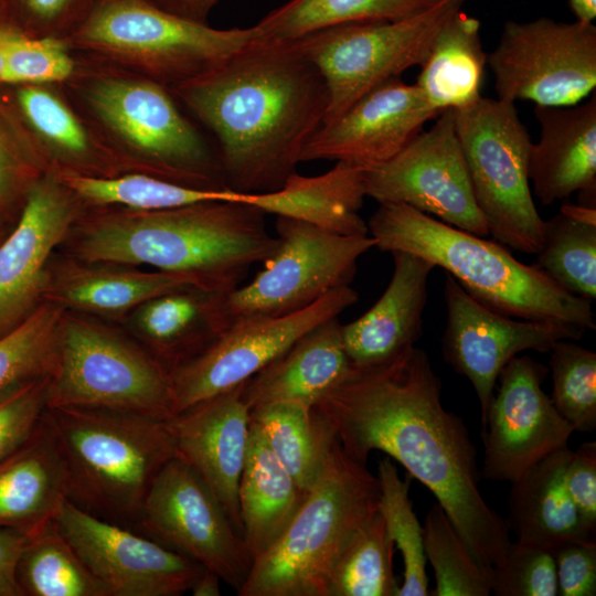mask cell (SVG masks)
<instances>
[{
  "label": "cell",
  "instance_id": "cell-1",
  "mask_svg": "<svg viewBox=\"0 0 596 596\" xmlns=\"http://www.w3.org/2000/svg\"><path fill=\"white\" fill-rule=\"evenodd\" d=\"M313 408L342 449L366 464L373 450L400 462L441 505L478 564L497 566L510 529L482 497L481 471L464 421L441 402V382L415 345L371 368H352Z\"/></svg>",
  "mask_w": 596,
  "mask_h": 596
},
{
  "label": "cell",
  "instance_id": "cell-2",
  "mask_svg": "<svg viewBox=\"0 0 596 596\" xmlns=\"http://www.w3.org/2000/svg\"><path fill=\"white\" fill-rule=\"evenodd\" d=\"M214 137L226 185L278 190L321 127L328 89L292 41L257 39L207 72L168 88Z\"/></svg>",
  "mask_w": 596,
  "mask_h": 596
},
{
  "label": "cell",
  "instance_id": "cell-3",
  "mask_svg": "<svg viewBox=\"0 0 596 596\" xmlns=\"http://www.w3.org/2000/svg\"><path fill=\"white\" fill-rule=\"evenodd\" d=\"M265 215L235 200L157 211L85 209L67 238L78 260L193 274L211 290L230 292L277 247Z\"/></svg>",
  "mask_w": 596,
  "mask_h": 596
},
{
  "label": "cell",
  "instance_id": "cell-4",
  "mask_svg": "<svg viewBox=\"0 0 596 596\" xmlns=\"http://www.w3.org/2000/svg\"><path fill=\"white\" fill-rule=\"evenodd\" d=\"M61 85L127 172L198 189L230 190L215 146L181 111L168 87L83 55Z\"/></svg>",
  "mask_w": 596,
  "mask_h": 596
},
{
  "label": "cell",
  "instance_id": "cell-5",
  "mask_svg": "<svg viewBox=\"0 0 596 596\" xmlns=\"http://www.w3.org/2000/svg\"><path fill=\"white\" fill-rule=\"evenodd\" d=\"M375 247L404 251L441 267L476 300L502 315L595 330L592 301L577 297L502 244L402 203H381L368 222Z\"/></svg>",
  "mask_w": 596,
  "mask_h": 596
},
{
  "label": "cell",
  "instance_id": "cell-6",
  "mask_svg": "<svg viewBox=\"0 0 596 596\" xmlns=\"http://www.w3.org/2000/svg\"><path fill=\"white\" fill-rule=\"evenodd\" d=\"M68 471V500L134 529L149 489L175 456L168 418L105 408H46Z\"/></svg>",
  "mask_w": 596,
  "mask_h": 596
},
{
  "label": "cell",
  "instance_id": "cell-7",
  "mask_svg": "<svg viewBox=\"0 0 596 596\" xmlns=\"http://www.w3.org/2000/svg\"><path fill=\"white\" fill-rule=\"evenodd\" d=\"M377 476L338 439L324 469L279 539L256 558L238 596H327L352 533L379 511Z\"/></svg>",
  "mask_w": 596,
  "mask_h": 596
},
{
  "label": "cell",
  "instance_id": "cell-8",
  "mask_svg": "<svg viewBox=\"0 0 596 596\" xmlns=\"http://www.w3.org/2000/svg\"><path fill=\"white\" fill-rule=\"evenodd\" d=\"M255 36L254 26L214 29L150 0H95L64 40L78 55L169 88L213 68Z\"/></svg>",
  "mask_w": 596,
  "mask_h": 596
},
{
  "label": "cell",
  "instance_id": "cell-9",
  "mask_svg": "<svg viewBox=\"0 0 596 596\" xmlns=\"http://www.w3.org/2000/svg\"><path fill=\"white\" fill-rule=\"evenodd\" d=\"M57 407L105 408L170 418V372L143 345L64 310L46 386V408Z\"/></svg>",
  "mask_w": 596,
  "mask_h": 596
},
{
  "label": "cell",
  "instance_id": "cell-10",
  "mask_svg": "<svg viewBox=\"0 0 596 596\" xmlns=\"http://www.w3.org/2000/svg\"><path fill=\"white\" fill-rule=\"evenodd\" d=\"M456 131L476 203L496 242L536 254L544 220L529 180L532 140L514 103L481 96L455 109Z\"/></svg>",
  "mask_w": 596,
  "mask_h": 596
},
{
  "label": "cell",
  "instance_id": "cell-11",
  "mask_svg": "<svg viewBox=\"0 0 596 596\" xmlns=\"http://www.w3.org/2000/svg\"><path fill=\"white\" fill-rule=\"evenodd\" d=\"M467 0H440L412 17L336 25L294 40L328 89L322 125L379 85L421 65L436 35Z\"/></svg>",
  "mask_w": 596,
  "mask_h": 596
},
{
  "label": "cell",
  "instance_id": "cell-12",
  "mask_svg": "<svg viewBox=\"0 0 596 596\" xmlns=\"http://www.w3.org/2000/svg\"><path fill=\"white\" fill-rule=\"evenodd\" d=\"M277 247L246 285L225 296L230 322L247 317L285 316L327 294L350 286L359 258L375 247L369 235L342 236L277 216Z\"/></svg>",
  "mask_w": 596,
  "mask_h": 596
},
{
  "label": "cell",
  "instance_id": "cell-13",
  "mask_svg": "<svg viewBox=\"0 0 596 596\" xmlns=\"http://www.w3.org/2000/svg\"><path fill=\"white\" fill-rule=\"evenodd\" d=\"M487 66L499 99L576 105L596 87V26L546 17L507 21Z\"/></svg>",
  "mask_w": 596,
  "mask_h": 596
},
{
  "label": "cell",
  "instance_id": "cell-14",
  "mask_svg": "<svg viewBox=\"0 0 596 596\" xmlns=\"http://www.w3.org/2000/svg\"><path fill=\"white\" fill-rule=\"evenodd\" d=\"M134 530L214 572L236 592L253 564L214 493L177 455L153 480Z\"/></svg>",
  "mask_w": 596,
  "mask_h": 596
},
{
  "label": "cell",
  "instance_id": "cell-15",
  "mask_svg": "<svg viewBox=\"0 0 596 596\" xmlns=\"http://www.w3.org/2000/svg\"><path fill=\"white\" fill-rule=\"evenodd\" d=\"M358 299V292L344 286L292 313L233 321L202 352L170 371L173 415L241 385L301 336L337 318Z\"/></svg>",
  "mask_w": 596,
  "mask_h": 596
},
{
  "label": "cell",
  "instance_id": "cell-16",
  "mask_svg": "<svg viewBox=\"0 0 596 596\" xmlns=\"http://www.w3.org/2000/svg\"><path fill=\"white\" fill-rule=\"evenodd\" d=\"M366 196L402 203L456 228L486 237L456 131L455 109H445L403 150L365 172Z\"/></svg>",
  "mask_w": 596,
  "mask_h": 596
},
{
  "label": "cell",
  "instance_id": "cell-17",
  "mask_svg": "<svg viewBox=\"0 0 596 596\" xmlns=\"http://www.w3.org/2000/svg\"><path fill=\"white\" fill-rule=\"evenodd\" d=\"M547 372L529 355L514 356L501 370L482 422V478L512 482L567 447L575 430L542 389Z\"/></svg>",
  "mask_w": 596,
  "mask_h": 596
},
{
  "label": "cell",
  "instance_id": "cell-18",
  "mask_svg": "<svg viewBox=\"0 0 596 596\" xmlns=\"http://www.w3.org/2000/svg\"><path fill=\"white\" fill-rule=\"evenodd\" d=\"M54 519L110 596H180L204 571L195 561L68 499Z\"/></svg>",
  "mask_w": 596,
  "mask_h": 596
},
{
  "label": "cell",
  "instance_id": "cell-19",
  "mask_svg": "<svg viewBox=\"0 0 596 596\" xmlns=\"http://www.w3.org/2000/svg\"><path fill=\"white\" fill-rule=\"evenodd\" d=\"M447 322L441 339L445 361L466 376L477 395L481 423L503 366L519 353H549L560 340H578L585 329L571 324L512 318L472 298L446 273Z\"/></svg>",
  "mask_w": 596,
  "mask_h": 596
},
{
  "label": "cell",
  "instance_id": "cell-20",
  "mask_svg": "<svg viewBox=\"0 0 596 596\" xmlns=\"http://www.w3.org/2000/svg\"><path fill=\"white\" fill-rule=\"evenodd\" d=\"M84 211L53 170L31 187L17 224L0 242V337L44 301L50 258Z\"/></svg>",
  "mask_w": 596,
  "mask_h": 596
},
{
  "label": "cell",
  "instance_id": "cell-21",
  "mask_svg": "<svg viewBox=\"0 0 596 596\" xmlns=\"http://www.w3.org/2000/svg\"><path fill=\"white\" fill-rule=\"evenodd\" d=\"M439 114L415 84L390 79L321 125L305 146L301 162L334 160L372 170L403 150Z\"/></svg>",
  "mask_w": 596,
  "mask_h": 596
},
{
  "label": "cell",
  "instance_id": "cell-22",
  "mask_svg": "<svg viewBox=\"0 0 596 596\" xmlns=\"http://www.w3.org/2000/svg\"><path fill=\"white\" fill-rule=\"evenodd\" d=\"M249 412L238 385L168 418L175 455L204 480L242 536L238 485L248 447Z\"/></svg>",
  "mask_w": 596,
  "mask_h": 596
},
{
  "label": "cell",
  "instance_id": "cell-23",
  "mask_svg": "<svg viewBox=\"0 0 596 596\" xmlns=\"http://www.w3.org/2000/svg\"><path fill=\"white\" fill-rule=\"evenodd\" d=\"M50 170L93 177L127 173L66 96L62 85L0 86Z\"/></svg>",
  "mask_w": 596,
  "mask_h": 596
},
{
  "label": "cell",
  "instance_id": "cell-24",
  "mask_svg": "<svg viewBox=\"0 0 596 596\" xmlns=\"http://www.w3.org/2000/svg\"><path fill=\"white\" fill-rule=\"evenodd\" d=\"M390 254L393 274L382 296L358 319L341 326L343 347L355 369L394 359L423 333L428 277L435 266L409 252Z\"/></svg>",
  "mask_w": 596,
  "mask_h": 596
},
{
  "label": "cell",
  "instance_id": "cell-25",
  "mask_svg": "<svg viewBox=\"0 0 596 596\" xmlns=\"http://www.w3.org/2000/svg\"><path fill=\"white\" fill-rule=\"evenodd\" d=\"M541 132L529 153V180L544 205L596 190V96L573 106H539Z\"/></svg>",
  "mask_w": 596,
  "mask_h": 596
},
{
  "label": "cell",
  "instance_id": "cell-26",
  "mask_svg": "<svg viewBox=\"0 0 596 596\" xmlns=\"http://www.w3.org/2000/svg\"><path fill=\"white\" fill-rule=\"evenodd\" d=\"M189 288L211 290L193 274L77 259L51 267L44 301L66 311L119 318L157 296Z\"/></svg>",
  "mask_w": 596,
  "mask_h": 596
},
{
  "label": "cell",
  "instance_id": "cell-27",
  "mask_svg": "<svg viewBox=\"0 0 596 596\" xmlns=\"http://www.w3.org/2000/svg\"><path fill=\"white\" fill-rule=\"evenodd\" d=\"M341 323L329 319L309 330L280 355L241 384L249 411L256 406L291 401L315 406L350 374Z\"/></svg>",
  "mask_w": 596,
  "mask_h": 596
},
{
  "label": "cell",
  "instance_id": "cell-28",
  "mask_svg": "<svg viewBox=\"0 0 596 596\" xmlns=\"http://www.w3.org/2000/svg\"><path fill=\"white\" fill-rule=\"evenodd\" d=\"M68 499V471L44 412L32 435L0 464V528L30 534Z\"/></svg>",
  "mask_w": 596,
  "mask_h": 596
},
{
  "label": "cell",
  "instance_id": "cell-29",
  "mask_svg": "<svg viewBox=\"0 0 596 596\" xmlns=\"http://www.w3.org/2000/svg\"><path fill=\"white\" fill-rule=\"evenodd\" d=\"M363 168L337 161L329 171L304 177L292 173L281 188L265 193L235 192L234 200L265 214L297 220L322 231L342 235H369L360 215L365 193Z\"/></svg>",
  "mask_w": 596,
  "mask_h": 596
},
{
  "label": "cell",
  "instance_id": "cell-30",
  "mask_svg": "<svg viewBox=\"0 0 596 596\" xmlns=\"http://www.w3.org/2000/svg\"><path fill=\"white\" fill-rule=\"evenodd\" d=\"M226 294L189 288L157 296L132 311L134 328L143 347L170 372L231 326Z\"/></svg>",
  "mask_w": 596,
  "mask_h": 596
},
{
  "label": "cell",
  "instance_id": "cell-31",
  "mask_svg": "<svg viewBox=\"0 0 596 596\" xmlns=\"http://www.w3.org/2000/svg\"><path fill=\"white\" fill-rule=\"evenodd\" d=\"M571 453L563 448L511 482L505 520L517 541L549 551L571 541L596 542V531L583 521L564 486Z\"/></svg>",
  "mask_w": 596,
  "mask_h": 596
},
{
  "label": "cell",
  "instance_id": "cell-32",
  "mask_svg": "<svg viewBox=\"0 0 596 596\" xmlns=\"http://www.w3.org/2000/svg\"><path fill=\"white\" fill-rule=\"evenodd\" d=\"M306 494L278 460L262 430L251 422L246 459L238 485L243 539L253 562L286 530Z\"/></svg>",
  "mask_w": 596,
  "mask_h": 596
},
{
  "label": "cell",
  "instance_id": "cell-33",
  "mask_svg": "<svg viewBox=\"0 0 596 596\" xmlns=\"http://www.w3.org/2000/svg\"><path fill=\"white\" fill-rule=\"evenodd\" d=\"M414 83L438 111L460 109L481 95L487 53L480 21L461 10L440 29Z\"/></svg>",
  "mask_w": 596,
  "mask_h": 596
},
{
  "label": "cell",
  "instance_id": "cell-34",
  "mask_svg": "<svg viewBox=\"0 0 596 596\" xmlns=\"http://www.w3.org/2000/svg\"><path fill=\"white\" fill-rule=\"evenodd\" d=\"M249 416L307 494L320 478L337 440L331 427L312 406L291 401L256 406Z\"/></svg>",
  "mask_w": 596,
  "mask_h": 596
},
{
  "label": "cell",
  "instance_id": "cell-35",
  "mask_svg": "<svg viewBox=\"0 0 596 596\" xmlns=\"http://www.w3.org/2000/svg\"><path fill=\"white\" fill-rule=\"evenodd\" d=\"M54 172L85 209L123 207L157 211L210 201H234L235 195V191L232 190L198 189L140 172H127L115 177Z\"/></svg>",
  "mask_w": 596,
  "mask_h": 596
},
{
  "label": "cell",
  "instance_id": "cell-36",
  "mask_svg": "<svg viewBox=\"0 0 596 596\" xmlns=\"http://www.w3.org/2000/svg\"><path fill=\"white\" fill-rule=\"evenodd\" d=\"M17 579L22 595L110 596L55 519L29 534L18 562Z\"/></svg>",
  "mask_w": 596,
  "mask_h": 596
},
{
  "label": "cell",
  "instance_id": "cell-37",
  "mask_svg": "<svg viewBox=\"0 0 596 596\" xmlns=\"http://www.w3.org/2000/svg\"><path fill=\"white\" fill-rule=\"evenodd\" d=\"M440 0H290L264 17L256 38L294 41L348 23L394 21L417 14Z\"/></svg>",
  "mask_w": 596,
  "mask_h": 596
},
{
  "label": "cell",
  "instance_id": "cell-38",
  "mask_svg": "<svg viewBox=\"0 0 596 596\" xmlns=\"http://www.w3.org/2000/svg\"><path fill=\"white\" fill-rule=\"evenodd\" d=\"M395 545L380 510L360 525L331 571L327 596H397L393 571Z\"/></svg>",
  "mask_w": 596,
  "mask_h": 596
},
{
  "label": "cell",
  "instance_id": "cell-39",
  "mask_svg": "<svg viewBox=\"0 0 596 596\" xmlns=\"http://www.w3.org/2000/svg\"><path fill=\"white\" fill-rule=\"evenodd\" d=\"M533 264L566 291L596 297V221L566 212L544 222L543 243Z\"/></svg>",
  "mask_w": 596,
  "mask_h": 596
},
{
  "label": "cell",
  "instance_id": "cell-40",
  "mask_svg": "<svg viewBox=\"0 0 596 596\" xmlns=\"http://www.w3.org/2000/svg\"><path fill=\"white\" fill-rule=\"evenodd\" d=\"M381 498L379 510L395 547L401 552L404 573L397 596H427L428 577L423 526L409 499V478L401 479L390 457L379 462Z\"/></svg>",
  "mask_w": 596,
  "mask_h": 596
},
{
  "label": "cell",
  "instance_id": "cell-41",
  "mask_svg": "<svg viewBox=\"0 0 596 596\" xmlns=\"http://www.w3.org/2000/svg\"><path fill=\"white\" fill-rule=\"evenodd\" d=\"M423 538L426 560L435 574V588L428 595H490V573L475 560L438 502L426 515Z\"/></svg>",
  "mask_w": 596,
  "mask_h": 596
},
{
  "label": "cell",
  "instance_id": "cell-42",
  "mask_svg": "<svg viewBox=\"0 0 596 596\" xmlns=\"http://www.w3.org/2000/svg\"><path fill=\"white\" fill-rule=\"evenodd\" d=\"M63 312L61 307L43 301L0 337V398L23 383L50 374Z\"/></svg>",
  "mask_w": 596,
  "mask_h": 596
},
{
  "label": "cell",
  "instance_id": "cell-43",
  "mask_svg": "<svg viewBox=\"0 0 596 596\" xmlns=\"http://www.w3.org/2000/svg\"><path fill=\"white\" fill-rule=\"evenodd\" d=\"M550 353L551 400L575 432L596 428V353L574 340H560Z\"/></svg>",
  "mask_w": 596,
  "mask_h": 596
},
{
  "label": "cell",
  "instance_id": "cell-44",
  "mask_svg": "<svg viewBox=\"0 0 596 596\" xmlns=\"http://www.w3.org/2000/svg\"><path fill=\"white\" fill-rule=\"evenodd\" d=\"M47 170L24 126L0 94V217L21 210L31 187Z\"/></svg>",
  "mask_w": 596,
  "mask_h": 596
},
{
  "label": "cell",
  "instance_id": "cell-45",
  "mask_svg": "<svg viewBox=\"0 0 596 596\" xmlns=\"http://www.w3.org/2000/svg\"><path fill=\"white\" fill-rule=\"evenodd\" d=\"M76 56L68 43L55 36H29L14 28L0 86L65 83L74 73Z\"/></svg>",
  "mask_w": 596,
  "mask_h": 596
},
{
  "label": "cell",
  "instance_id": "cell-46",
  "mask_svg": "<svg viewBox=\"0 0 596 596\" xmlns=\"http://www.w3.org/2000/svg\"><path fill=\"white\" fill-rule=\"evenodd\" d=\"M490 586L497 596H558L551 551L511 542L504 558L491 570Z\"/></svg>",
  "mask_w": 596,
  "mask_h": 596
},
{
  "label": "cell",
  "instance_id": "cell-47",
  "mask_svg": "<svg viewBox=\"0 0 596 596\" xmlns=\"http://www.w3.org/2000/svg\"><path fill=\"white\" fill-rule=\"evenodd\" d=\"M95 0H3L4 22L29 36L65 39Z\"/></svg>",
  "mask_w": 596,
  "mask_h": 596
},
{
  "label": "cell",
  "instance_id": "cell-48",
  "mask_svg": "<svg viewBox=\"0 0 596 596\" xmlns=\"http://www.w3.org/2000/svg\"><path fill=\"white\" fill-rule=\"evenodd\" d=\"M47 376L15 387L0 398V464L34 432L46 411Z\"/></svg>",
  "mask_w": 596,
  "mask_h": 596
},
{
  "label": "cell",
  "instance_id": "cell-49",
  "mask_svg": "<svg viewBox=\"0 0 596 596\" xmlns=\"http://www.w3.org/2000/svg\"><path fill=\"white\" fill-rule=\"evenodd\" d=\"M551 553L560 596L596 595V542H565Z\"/></svg>",
  "mask_w": 596,
  "mask_h": 596
},
{
  "label": "cell",
  "instance_id": "cell-50",
  "mask_svg": "<svg viewBox=\"0 0 596 596\" xmlns=\"http://www.w3.org/2000/svg\"><path fill=\"white\" fill-rule=\"evenodd\" d=\"M564 486L583 521L596 531V441L583 443L572 450Z\"/></svg>",
  "mask_w": 596,
  "mask_h": 596
},
{
  "label": "cell",
  "instance_id": "cell-51",
  "mask_svg": "<svg viewBox=\"0 0 596 596\" xmlns=\"http://www.w3.org/2000/svg\"><path fill=\"white\" fill-rule=\"evenodd\" d=\"M29 534L0 528V596H21L17 566Z\"/></svg>",
  "mask_w": 596,
  "mask_h": 596
},
{
  "label": "cell",
  "instance_id": "cell-52",
  "mask_svg": "<svg viewBox=\"0 0 596 596\" xmlns=\"http://www.w3.org/2000/svg\"><path fill=\"white\" fill-rule=\"evenodd\" d=\"M161 9L179 17L207 23V18L219 0H150Z\"/></svg>",
  "mask_w": 596,
  "mask_h": 596
},
{
  "label": "cell",
  "instance_id": "cell-53",
  "mask_svg": "<svg viewBox=\"0 0 596 596\" xmlns=\"http://www.w3.org/2000/svg\"><path fill=\"white\" fill-rule=\"evenodd\" d=\"M221 578L214 572L204 568L190 589L193 596H219Z\"/></svg>",
  "mask_w": 596,
  "mask_h": 596
},
{
  "label": "cell",
  "instance_id": "cell-54",
  "mask_svg": "<svg viewBox=\"0 0 596 596\" xmlns=\"http://www.w3.org/2000/svg\"><path fill=\"white\" fill-rule=\"evenodd\" d=\"M568 6L578 22L593 23L596 18V0H568Z\"/></svg>",
  "mask_w": 596,
  "mask_h": 596
},
{
  "label": "cell",
  "instance_id": "cell-55",
  "mask_svg": "<svg viewBox=\"0 0 596 596\" xmlns=\"http://www.w3.org/2000/svg\"><path fill=\"white\" fill-rule=\"evenodd\" d=\"M14 28H15L14 25L8 22L0 23V85H1V76H2V71L4 66L6 54H7L8 45L13 34Z\"/></svg>",
  "mask_w": 596,
  "mask_h": 596
},
{
  "label": "cell",
  "instance_id": "cell-56",
  "mask_svg": "<svg viewBox=\"0 0 596 596\" xmlns=\"http://www.w3.org/2000/svg\"><path fill=\"white\" fill-rule=\"evenodd\" d=\"M9 233V230L7 228L6 219L0 217V242L4 238V236Z\"/></svg>",
  "mask_w": 596,
  "mask_h": 596
},
{
  "label": "cell",
  "instance_id": "cell-57",
  "mask_svg": "<svg viewBox=\"0 0 596 596\" xmlns=\"http://www.w3.org/2000/svg\"><path fill=\"white\" fill-rule=\"evenodd\" d=\"M4 22V6L3 0H0V23Z\"/></svg>",
  "mask_w": 596,
  "mask_h": 596
}]
</instances>
